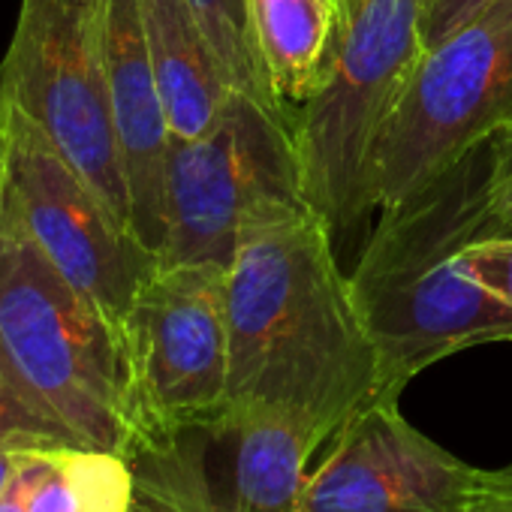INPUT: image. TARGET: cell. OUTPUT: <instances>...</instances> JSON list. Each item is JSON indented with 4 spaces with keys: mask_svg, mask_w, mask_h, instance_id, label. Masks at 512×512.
Instances as JSON below:
<instances>
[{
    "mask_svg": "<svg viewBox=\"0 0 512 512\" xmlns=\"http://www.w3.org/2000/svg\"><path fill=\"white\" fill-rule=\"evenodd\" d=\"M311 205L253 214L226 269L229 380L223 407H266L323 443L380 401L377 353Z\"/></svg>",
    "mask_w": 512,
    "mask_h": 512,
    "instance_id": "1",
    "label": "cell"
},
{
    "mask_svg": "<svg viewBox=\"0 0 512 512\" xmlns=\"http://www.w3.org/2000/svg\"><path fill=\"white\" fill-rule=\"evenodd\" d=\"M491 142L470 148L413 196L380 208L350 275L380 368V401L434 362L512 341V308L455 272V256L497 226L488 205Z\"/></svg>",
    "mask_w": 512,
    "mask_h": 512,
    "instance_id": "2",
    "label": "cell"
},
{
    "mask_svg": "<svg viewBox=\"0 0 512 512\" xmlns=\"http://www.w3.org/2000/svg\"><path fill=\"white\" fill-rule=\"evenodd\" d=\"M0 353L16 383L88 449L127 455V359L106 317L49 263L0 199Z\"/></svg>",
    "mask_w": 512,
    "mask_h": 512,
    "instance_id": "3",
    "label": "cell"
},
{
    "mask_svg": "<svg viewBox=\"0 0 512 512\" xmlns=\"http://www.w3.org/2000/svg\"><path fill=\"white\" fill-rule=\"evenodd\" d=\"M512 124V0L425 49L362 169V211L389 208Z\"/></svg>",
    "mask_w": 512,
    "mask_h": 512,
    "instance_id": "4",
    "label": "cell"
},
{
    "mask_svg": "<svg viewBox=\"0 0 512 512\" xmlns=\"http://www.w3.org/2000/svg\"><path fill=\"white\" fill-rule=\"evenodd\" d=\"M293 115L232 91L208 133L172 139L160 266L229 269L253 214L275 205H311Z\"/></svg>",
    "mask_w": 512,
    "mask_h": 512,
    "instance_id": "5",
    "label": "cell"
},
{
    "mask_svg": "<svg viewBox=\"0 0 512 512\" xmlns=\"http://www.w3.org/2000/svg\"><path fill=\"white\" fill-rule=\"evenodd\" d=\"M422 13L425 0H362L326 85L293 115L305 196L335 232L365 214L362 169L425 55Z\"/></svg>",
    "mask_w": 512,
    "mask_h": 512,
    "instance_id": "6",
    "label": "cell"
},
{
    "mask_svg": "<svg viewBox=\"0 0 512 512\" xmlns=\"http://www.w3.org/2000/svg\"><path fill=\"white\" fill-rule=\"evenodd\" d=\"M0 199L49 263L106 317L124 344L127 314L160 260L49 136L0 97Z\"/></svg>",
    "mask_w": 512,
    "mask_h": 512,
    "instance_id": "7",
    "label": "cell"
},
{
    "mask_svg": "<svg viewBox=\"0 0 512 512\" xmlns=\"http://www.w3.org/2000/svg\"><path fill=\"white\" fill-rule=\"evenodd\" d=\"M0 97L28 115L133 229L109 112L100 0H22Z\"/></svg>",
    "mask_w": 512,
    "mask_h": 512,
    "instance_id": "8",
    "label": "cell"
},
{
    "mask_svg": "<svg viewBox=\"0 0 512 512\" xmlns=\"http://www.w3.org/2000/svg\"><path fill=\"white\" fill-rule=\"evenodd\" d=\"M124 359L136 440L217 419L229 380L226 269L157 266L127 314Z\"/></svg>",
    "mask_w": 512,
    "mask_h": 512,
    "instance_id": "9",
    "label": "cell"
},
{
    "mask_svg": "<svg viewBox=\"0 0 512 512\" xmlns=\"http://www.w3.org/2000/svg\"><path fill=\"white\" fill-rule=\"evenodd\" d=\"M485 485L416 425L398 401H371L317 452L302 512H467Z\"/></svg>",
    "mask_w": 512,
    "mask_h": 512,
    "instance_id": "10",
    "label": "cell"
},
{
    "mask_svg": "<svg viewBox=\"0 0 512 512\" xmlns=\"http://www.w3.org/2000/svg\"><path fill=\"white\" fill-rule=\"evenodd\" d=\"M109 112L118 136L136 238L157 253L166 241V163L172 130L154 79L139 0H100Z\"/></svg>",
    "mask_w": 512,
    "mask_h": 512,
    "instance_id": "11",
    "label": "cell"
},
{
    "mask_svg": "<svg viewBox=\"0 0 512 512\" xmlns=\"http://www.w3.org/2000/svg\"><path fill=\"white\" fill-rule=\"evenodd\" d=\"M214 512H302L323 440L266 407H223L202 425Z\"/></svg>",
    "mask_w": 512,
    "mask_h": 512,
    "instance_id": "12",
    "label": "cell"
},
{
    "mask_svg": "<svg viewBox=\"0 0 512 512\" xmlns=\"http://www.w3.org/2000/svg\"><path fill=\"white\" fill-rule=\"evenodd\" d=\"M139 10L172 139H196L214 127L235 88L187 0H139Z\"/></svg>",
    "mask_w": 512,
    "mask_h": 512,
    "instance_id": "13",
    "label": "cell"
},
{
    "mask_svg": "<svg viewBox=\"0 0 512 512\" xmlns=\"http://www.w3.org/2000/svg\"><path fill=\"white\" fill-rule=\"evenodd\" d=\"M133 464L121 452L64 446L16 455L0 512H130Z\"/></svg>",
    "mask_w": 512,
    "mask_h": 512,
    "instance_id": "14",
    "label": "cell"
},
{
    "mask_svg": "<svg viewBox=\"0 0 512 512\" xmlns=\"http://www.w3.org/2000/svg\"><path fill=\"white\" fill-rule=\"evenodd\" d=\"M256 55L275 97L305 106L329 79L344 19L335 0H244Z\"/></svg>",
    "mask_w": 512,
    "mask_h": 512,
    "instance_id": "15",
    "label": "cell"
},
{
    "mask_svg": "<svg viewBox=\"0 0 512 512\" xmlns=\"http://www.w3.org/2000/svg\"><path fill=\"white\" fill-rule=\"evenodd\" d=\"M127 458L136 476L130 512H214L202 425L148 434Z\"/></svg>",
    "mask_w": 512,
    "mask_h": 512,
    "instance_id": "16",
    "label": "cell"
},
{
    "mask_svg": "<svg viewBox=\"0 0 512 512\" xmlns=\"http://www.w3.org/2000/svg\"><path fill=\"white\" fill-rule=\"evenodd\" d=\"M187 4L196 13L199 25L205 28V34L214 46V55L235 91L250 94L253 100L266 103L269 109L296 112V109H287L269 85V76L260 64V55H256V46H253L244 0H187Z\"/></svg>",
    "mask_w": 512,
    "mask_h": 512,
    "instance_id": "17",
    "label": "cell"
},
{
    "mask_svg": "<svg viewBox=\"0 0 512 512\" xmlns=\"http://www.w3.org/2000/svg\"><path fill=\"white\" fill-rule=\"evenodd\" d=\"M64 446H85V443L61 422H55L16 383L4 353H0V449L31 452V449H64Z\"/></svg>",
    "mask_w": 512,
    "mask_h": 512,
    "instance_id": "18",
    "label": "cell"
},
{
    "mask_svg": "<svg viewBox=\"0 0 512 512\" xmlns=\"http://www.w3.org/2000/svg\"><path fill=\"white\" fill-rule=\"evenodd\" d=\"M455 272L512 308V235L467 244L455 256Z\"/></svg>",
    "mask_w": 512,
    "mask_h": 512,
    "instance_id": "19",
    "label": "cell"
},
{
    "mask_svg": "<svg viewBox=\"0 0 512 512\" xmlns=\"http://www.w3.org/2000/svg\"><path fill=\"white\" fill-rule=\"evenodd\" d=\"M491 190L488 205L497 235H512V124L491 139Z\"/></svg>",
    "mask_w": 512,
    "mask_h": 512,
    "instance_id": "20",
    "label": "cell"
},
{
    "mask_svg": "<svg viewBox=\"0 0 512 512\" xmlns=\"http://www.w3.org/2000/svg\"><path fill=\"white\" fill-rule=\"evenodd\" d=\"M497 0H425L422 13V43L425 49H434L473 19H479L485 10H491Z\"/></svg>",
    "mask_w": 512,
    "mask_h": 512,
    "instance_id": "21",
    "label": "cell"
},
{
    "mask_svg": "<svg viewBox=\"0 0 512 512\" xmlns=\"http://www.w3.org/2000/svg\"><path fill=\"white\" fill-rule=\"evenodd\" d=\"M467 512H512V491L482 485V491L473 497Z\"/></svg>",
    "mask_w": 512,
    "mask_h": 512,
    "instance_id": "22",
    "label": "cell"
},
{
    "mask_svg": "<svg viewBox=\"0 0 512 512\" xmlns=\"http://www.w3.org/2000/svg\"><path fill=\"white\" fill-rule=\"evenodd\" d=\"M485 485H488V488L512 491V464H506V467H500V470H485Z\"/></svg>",
    "mask_w": 512,
    "mask_h": 512,
    "instance_id": "23",
    "label": "cell"
},
{
    "mask_svg": "<svg viewBox=\"0 0 512 512\" xmlns=\"http://www.w3.org/2000/svg\"><path fill=\"white\" fill-rule=\"evenodd\" d=\"M16 455H19V452L0 449V494H4V485H7V479H10V473H13V467H16Z\"/></svg>",
    "mask_w": 512,
    "mask_h": 512,
    "instance_id": "24",
    "label": "cell"
},
{
    "mask_svg": "<svg viewBox=\"0 0 512 512\" xmlns=\"http://www.w3.org/2000/svg\"><path fill=\"white\" fill-rule=\"evenodd\" d=\"M338 4V10H341V19H344V28H347V22L356 16V10L362 7V0H335Z\"/></svg>",
    "mask_w": 512,
    "mask_h": 512,
    "instance_id": "25",
    "label": "cell"
}]
</instances>
